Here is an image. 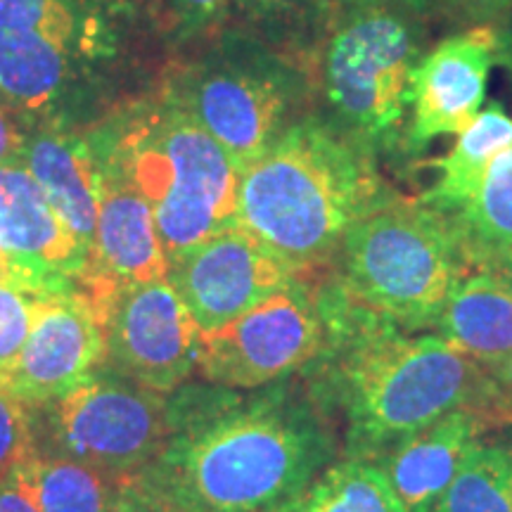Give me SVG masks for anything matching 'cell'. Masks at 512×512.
<instances>
[{
	"instance_id": "6da1fadb",
	"label": "cell",
	"mask_w": 512,
	"mask_h": 512,
	"mask_svg": "<svg viewBox=\"0 0 512 512\" xmlns=\"http://www.w3.org/2000/svg\"><path fill=\"white\" fill-rule=\"evenodd\" d=\"M339 448L306 382H185L169 394V439L136 477L176 512H280Z\"/></svg>"
},
{
	"instance_id": "30bf717a",
	"label": "cell",
	"mask_w": 512,
	"mask_h": 512,
	"mask_svg": "<svg viewBox=\"0 0 512 512\" xmlns=\"http://www.w3.org/2000/svg\"><path fill=\"white\" fill-rule=\"evenodd\" d=\"M320 273L297 275L245 316L202 335L197 366L202 380L252 392L304 375L323 354L328 339Z\"/></svg>"
},
{
	"instance_id": "f1b7e54d",
	"label": "cell",
	"mask_w": 512,
	"mask_h": 512,
	"mask_svg": "<svg viewBox=\"0 0 512 512\" xmlns=\"http://www.w3.org/2000/svg\"><path fill=\"white\" fill-rule=\"evenodd\" d=\"M491 425H512V356L501 366L486 370V387L482 408Z\"/></svg>"
},
{
	"instance_id": "83f0119b",
	"label": "cell",
	"mask_w": 512,
	"mask_h": 512,
	"mask_svg": "<svg viewBox=\"0 0 512 512\" xmlns=\"http://www.w3.org/2000/svg\"><path fill=\"white\" fill-rule=\"evenodd\" d=\"M164 29L178 41L211 31L226 17L230 0H155Z\"/></svg>"
},
{
	"instance_id": "ac0fdd59",
	"label": "cell",
	"mask_w": 512,
	"mask_h": 512,
	"mask_svg": "<svg viewBox=\"0 0 512 512\" xmlns=\"http://www.w3.org/2000/svg\"><path fill=\"white\" fill-rule=\"evenodd\" d=\"M22 162L91 256L100 204V171L91 140L79 136L72 124L38 121L29 128Z\"/></svg>"
},
{
	"instance_id": "cb8c5ba5",
	"label": "cell",
	"mask_w": 512,
	"mask_h": 512,
	"mask_svg": "<svg viewBox=\"0 0 512 512\" xmlns=\"http://www.w3.org/2000/svg\"><path fill=\"white\" fill-rule=\"evenodd\" d=\"M432 512H512L510 448L484 441Z\"/></svg>"
},
{
	"instance_id": "4dcf8cb0",
	"label": "cell",
	"mask_w": 512,
	"mask_h": 512,
	"mask_svg": "<svg viewBox=\"0 0 512 512\" xmlns=\"http://www.w3.org/2000/svg\"><path fill=\"white\" fill-rule=\"evenodd\" d=\"M31 124L0 100V164L19 162Z\"/></svg>"
},
{
	"instance_id": "5bb4252c",
	"label": "cell",
	"mask_w": 512,
	"mask_h": 512,
	"mask_svg": "<svg viewBox=\"0 0 512 512\" xmlns=\"http://www.w3.org/2000/svg\"><path fill=\"white\" fill-rule=\"evenodd\" d=\"M102 361L100 323L86 290L46 294L5 389L29 408H41L102 368Z\"/></svg>"
},
{
	"instance_id": "277c9868",
	"label": "cell",
	"mask_w": 512,
	"mask_h": 512,
	"mask_svg": "<svg viewBox=\"0 0 512 512\" xmlns=\"http://www.w3.org/2000/svg\"><path fill=\"white\" fill-rule=\"evenodd\" d=\"M88 140L150 204L169 261L238 223L240 169L166 93L114 112Z\"/></svg>"
},
{
	"instance_id": "3957f363",
	"label": "cell",
	"mask_w": 512,
	"mask_h": 512,
	"mask_svg": "<svg viewBox=\"0 0 512 512\" xmlns=\"http://www.w3.org/2000/svg\"><path fill=\"white\" fill-rule=\"evenodd\" d=\"M394 197L370 147L328 114H306L240 171L238 226L297 273H320L349 230Z\"/></svg>"
},
{
	"instance_id": "44dd1931",
	"label": "cell",
	"mask_w": 512,
	"mask_h": 512,
	"mask_svg": "<svg viewBox=\"0 0 512 512\" xmlns=\"http://www.w3.org/2000/svg\"><path fill=\"white\" fill-rule=\"evenodd\" d=\"M15 472L41 512H107L121 484V477L46 451L31 453Z\"/></svg>"
},
{
	"instance_id": "484cf974",
	"label": "cell",
	"mask_w": 512,
	"mask_h": 512,
	"mask_svg": "<svg viewBox=\"0 0 512 512\" xmlns=\"http://www.w3.org/2000/svg\"><path fill=\"white\" fill-rule=\"evenodd\" d=\"M36 451L34 413L27 403L0 387V482Z\"/></svg>"
},
{
	"instance_id": "7402d4cb",
	"label": "cell",
	"mask_w": 512,
	"mask_h": 512,
	"mask_svg": "<svg viewBox=\"0 0 512 512\" xmlns=\"http://www.w3.org/2000/svg\"><path fill=\"white\" fill-rule=\"evenodd\" d=\"M280 512H406V508L380 467L344 456L325 467Z\"/></svg>"
},
{
	"instance_id": "9c48e42d",
	"label": "cell",
	"mask_w": 512,
	"mask_h": 512,
	"mask_svg": "<svg viewBox=\"0 0 512 512\" xmlns=\"http://www.w3.org/2000/svg\"><path fill=\"white\" fill-rule=\"evenodd\" d=\"M38 411L46 448L112 477L145 470L169 439V396L98 368Z\"/></svg>"
},
{
	"instance_id": "74e56055",
	"label": "cell",
	"mask_w": 512,
	"mask_h": 512,
	"mask_svg": "<svg viewBox=\"0 0 512 512\" xmlns=\"http://www.w3.org/2000/svg\"><path fill=\"white\" fill-rule=\"evenodd\" d=\"M422 3H425V0H422Z\"/></svg>"
},
{
	"instance_id": "4316f807",
	"label": "cell",
	"mask_w": 512,
	"mask_h": 512,
	"mask_svg": "<svg viewBox=\"0 0 512 512\" xmlns=\"http://www.w3.org/2000/svg\"><path fill=\"white\" fill-rule=\"evenodd\" d=\"M230 8L264 29L287 31L309 27L328 12V0H230Z\"/></svg>"
},
{
	"instance_id": "7c38bea8",
	"label": "cell",
	"mask_w": 512,
	"mask_h": 512,
	"mask_svg": "<svg viewBox=\"0 0 512 512\" xmlns=\"http://www.w3.org/2000/svg\"><path fill=\"white\" fill-rule=\"evenodd\" d=\"M297 275L302 273L238 223L169 261L166 271L202 335L226 328Z\"/></svg>"
},
{
	"instance_id": "2e32d148",
	"label": "cell",
	"mask_w": 512,
	"mask_h": 512,
	"mask_svg": "<svg viewBox=\"0 0 512 512\" xmlns=\"http://www.w3.org/2000/svg\"><path fill=\"white\" fill-rule=\"evenodd\" d=\"M95 162L100 171L98 226L81 290L166 278L169 259L150 204L112 166L98 157Z\"/></svg>"
},
{
	"instance_id": "836d02e7",
	"label": "cell",
	"mask_w": 512,
	"mask_h": 512,
	"mask_svg": "<svg viewBox=\"0 0 512 512\" xmlns=\"http://www.w3.org/2000/svg\"><path fill=\"white\" fill-rule=\"evenodd\" d=\"M0 287H22V290L46 294L36 285V280L3 249H0Z\"/></svg>"
},
{
	"instance_id": "d6986e66",
	"label": "cell",
	"mask_w": 512,
	"mask_h": 512,
	"mask_svg": "<svg viewBox=\"0 0 512 512\" xmlns=\"http://www.w3.org/2000/svg\"><path fill=\"white\" fill-rule=\"evenodd\" d=\"M434 332L491 370L512 356V292L489 268H472L451 292Z\"/></svg>"
},
{
	"instance_id": "ba28073f",
	"label": "cell",
	"mask_w": 512,
	"mask_h": 512,
	"mask_svg": "<svg viewBox=\"0 0 512 512\" xmlns=\"http://www.w3.org/2000/svg\"><path fill=\"white\" fill-rule=\"evenodd\" d=\"M166 95L219 143L242 171L292 124L304 74L245 31H228L169 79Z\"/></svg>"
},
{
	"instance_id": "4fadbf2b",
	"label": "cell",
	"mask_w": 512,
	"mask_h": 512,
	"mask_svg": "<svg viewBox=\"0 0 512 512\" xmlns=\"http://www.w3.org/2000/svg\"><path fill=\"white\" fill-rule=\"evenodd\" d=\"M498 64V27L479 24L444 38L411 76V110L401 147L422 155L437 138L458 136L477 117Z\"/></svg>"
},
{
	"instance_id": "9a60e30c",
	"label": "cell",
	"mask_w": 512,
	"mask_h": 512,
	"mask_svg": "<svg viewBox=\"0 0 512 512\" xmlns=\"http://www.w3.org/2000/svg\"><path fill=\"white\" fill-rule=\"evenodd\" d=\"M0 249L46 294L79 290L88 252L22 159L0 164Z\"/></svg>"
},
{
	"instance_id": "d4e9b609",
	"label": "cell",
	"mask_w": 512,
	"mask_h": 512,
	"mask_svg": "<svg viewBox=\"0 0 512 512\" xmlns=\"http://www.w3.org/2000/svg\"><path fill=\"white\" fill-rule=\"evenodd\" d=\"M43 297L46 294L22 290V287H0V387L3 389L22 354Z\"/></svg>"
},
{
	"instance_id": "d6a6232c",
	"label": "cell",
	"mask_w": 512,
	"mask_h": 512,
	"mask_svg": "<svg viewBox=\"0 0 512 512\" xmlns=\"http://www.w3.org/2000/svg\"><path fill=\"white\" fill-rule=\"evenodd\" d=\"M0 512H41L31 501L29 491L19 482L17 472L0 482Z\"/></svg>"
},
{
	"instance_id": "1f68e13d",
	"label": "cell",
	"mask_w": 512,
	"mask_h": 512,
	"mask_svg": "<svg viewBox=\"0 0 512 512\" xmlns=\"http://www.w3.org/2000/svg\"><path fill=\"white\" fill-rule=\"evenodd\" d=\"M107 512H176L166 505L157 494L138 482L136 475L121 477L117 498Z\"/></svg>"
},
{
	"instance_id": "5b68a950",
	"label": "cell",
	"mask_w": 512,
	"mask_h": 512,
	"mask_svg": "<svg viewBox=\"0 0 512 512\" xmlns=\"http://www.w3.org/2000/svg\"><path fill=\"white\" fill-rule=\"evenodd\" d=\"M140 0H0V100L29 124H72L102 95Z\"/></svg>"
},
{
	"instance_id": "e575fe53",
	"label": "cell",
	"mask_w": 512,
	"mask_h": 512,
	"mask_svg": "<svg viewBox=\"0 0 512 512\" xmlns=\"http://www.w3.org/2000/svg\"><path fill=\"white\" fill-rule=\"evenodd\" d=\"M477 268H489V271L496 273L498 278H501L505 283V287H508V290L512 292V249H510V252L491 256V259H486L484 264L477 266Z\"/></svg>"
},
{
	"instance_id": "f546056e",
	"label": "cell",
	"mask_w": 512,
	"mask_h": 512,
	"mask_svg": "<svg viewBox=\"0 0 512 512\" xmlns=\"http://www.w3.org/2000/svg\"><path fill=\"white\" fill-rule=\"evenodd\" d=\"M430 3L432 0H425V5ZM434 3L448 17L470 24V27L512 17V0H434Z\"/></svg>"
},
{
	"instance_id": "8fae6325",
	"label": "cell",
	"mask_w": 512,
	"mask_h": 512,
	"mask_svg": "<svg viewBox=\"0 0 512 512\" xmlns=\"http://www.w3.org/2000/svg\"><path fill=\"white\" fill-rule=\"evenodd\" d=\"M98 316L102 366L152 392H176L197 373L202 330L169 278L88 287Z\"/></svg>"
},
{
	"instance_id": "d590c367",
	"label": "cell",
	"mask_w": 512,
	"mask_h": 512,
	"mask_svg": "<svg viewBox=\"0 0 512 512\" xmlns=\"http://www.w3.org/2000/svg\"><path fill=\"white\" fill-rule=\"evenodd\" d=\"M498 64L508 69L512 79V17L503 27H498Z\"/></svg>"
},
{
	"instance_id": "603a6c76",
	"label": "cell",
	"mask_w": 512,
	"mask_h": 512,
	"mask_svg": "<svg viewBox=\"0 0 512 512\" xmlns=\"http://www.w3.org/2000/svg\"><path fill=\"white\" fill-rule=\"evenodd\" d=\"M465 233L472 264L512 249V145L491 162L475 195L451 214Z\"/></svg>"
},
{
	"instance_id": "7a4b0ae2",
	"label": "cell",
	"mask_w": 512,
	"mask_h": 512,
	"mask_svg": "<svg viewBox=\"0 0 512 512\" xmlns=\"http://www.w3.org/2000/svg\"><path fill=\"white\" fill-rule=\"evenodd\" d=\"M323 354L304 382L320 406L342 420L347 458L377 463L422 427L458 408H482L486 370L437 332H408L320 273Z\"/></svg>"
},
{
	"instance_id": "ffe728a7",
	"label": "cell",
	"mask_w": 512,
	"mask_h": 512,
	"mask_svg": "<svg viewBox=\"0 0 512 512\" xmlns=\"http://www.w3.org/2000/svg\"><path fill=\"white\" fill-rule=\"evenodd\" d=\"M512 145V119L501 102H489L477 117L458 133L456 145L432 162L439 169L437 183L422 200L456 214L475 195L491 162Z\"/></svg>"
},
{
	"instance_id": "52a82bcc",
	"label": "cell",
	"mask_w": 512,
	"mask_h": 512,
	"mask_svg": "<svg viewBox=\"0 0 512 512\" xmlns=\"http://www.w3.org/2000/svg\"><path fill=\"white\" fill-rule=\"evenodd\" d=\"M425 43L422 12L403 0L347 5L330 24L318 67L328 117L375 155L401 145Z\"/></svg>"
},
{
	"instance_id": "f35d334b",
	"label": "cell",
	"mask_w": 512,
	"mask_h": 512,
	"mask_svg": "<svg viewBox=\"0 0 512 512\" xmlns=\"http://www.w3.org/2000/svg\"><path fill=\"white\" fill-rule=\"evenodd\" d=\"M510 451H512V448H510Z\"/></svg>"
},
{
	"instance_id": "8992f818",
	"label": "cell",
	"mask_w": 512,
	"mask_h": 512,
	"mask_svg": "<svg viewBox=\"0 0 512 512\" xmlns=\"http://www.w3.org/2000/svg\"><path fill=\"white\" fill-rule=\"evenodd\" d=\"M337 261L351 297L408 332L434 330L451 292L475 268L448 211L401 195L349 230Z\"/></svg>"
},
{
	"instance_id": "e0dca14e",
	"label": "cell",
	"mask_w": 512,
	"mask_h": 512,
	"mask_svg": "<svg viewBox=\"0 0 512 512\" xmlns=\"http://www.w3.org/2000/svg\"><path fill=\"white\" fill-rule=\"evenodd\" d=\"M491 427L479 408H458L401 441L375 465L406 512H432Z\"/></svg>"
},
{
	"instance_id": "8d00e7d4",
	"label": "cell",
	"mask_w": 512,
	"mask_h": 512,
	"mask_svg": "<svg viewBox=\"0 0 512 512\" xmlns=\"http://www.w3.org/2000/svg\"><path fill=\"white\" fill-rule=\"evenodd\" d=\"M337 3H342L344 8H347V5H361V3H370V0H337ZM403 3L413 5V8H418L420 12H425V10H427V8H425V3H422V0H403Z\"/></svg>"
}]
</instances>
